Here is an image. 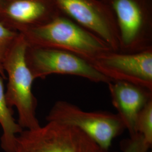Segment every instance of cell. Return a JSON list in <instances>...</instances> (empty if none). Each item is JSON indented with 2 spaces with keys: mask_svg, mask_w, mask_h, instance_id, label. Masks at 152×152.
Returning <instances> with one entry per match:
<instances>
[{
  "mask_svg": "<svg viewBox=\"0 0 152 152\" xmlns=\"http://www.w3.org/2000/svg\"><path fill=\"white\" fill-rule=\"evenodd\" d=\"M60 14L55 0H5L0 10V23L22 33L47 23Z\"/></svg>",
  "mask_w": 152,
  "mask_h": 152,
  "instance_id": "cell-9",
  "label": "cell"
},
{
  "mask_svg": "<svg viewBox=\"0 0 152 152\" xmlns=\"http://www.w3.org/2000/svg\"></svg>",
  "mask_w": 152,
  "mask_h": 152,
  "instance_id": "cell-16",
  "label": "cell"
},
{
  "mask_svg": "<svg viewBox=\"0 0 152 152\" xmlns=\"http://www.w3.org/2000/svg\"><path fill=\"white\" fill-rule=\"evenodd\" d=\"M0 125L2 129L1 147L5 152H15L18 135L23 130L13 117L6 99L3 78L0 76Z\"/></svg>",
  "mask_w": 152,
  "mask_h": 152,
  "instance_id": "cell-11",
  "label": "cell"
},
{
  "mask_svg": "<svg viewBox=\"0 0 152 152\" xmlns=\"http://www.w3.org/2000/svg\"><path fill=\"white\" fill-rule=\"evenodd\" d=\"M151 147L144 137L137 133L134 136H131L124 152H148Z\"/></svg>",
  "mask_w": 152,
  "mask_h": 152,
  "instance_id": "cell-14",
  "label": "cell"
},
{
  "mask_svg": "<svg viewBox=\"0 0 152 152\" xmlns=\"http://www.w3.org/2000/svg\"><path fill=\"white\" fill-rule=\"evenodd\" d=\"M27 47L19 33L6 54L3 68L8 79L5 91L8 105L16 108L18 122L23 130H34L41 125L36 116L37 100L32 91L34 79L26 60Z\"/></svg>",
  "mask_w": 152,
  "mask_h": 152,
  "instance_id": "cell-2",
  "label": "cell"
},
{
  "mask_svg": "<svg viewBox=\"0 0 152 152\" xmlns=\"http://www.w3.org/2000/svg\"><path fill=\"white\" fill-rule=\"evenodd\" d=\"M61 14L102 39L114 51H120L114 14L103 0H55Z\"/></svg>",
  "mask_w": 152,
  "mask_h": 152,
  "instance_id": "cell-7",
  "label": "cell"
},
{
  "mask_svg": "<svg viewBox=\"0 0 152 152\" xmlns=\"http://www.w3.org/2000/svg\"><path fill=\"white\" fill-rule=\"evenodd\" d=\"M5 1V0H0V10H1V7H2V6L3 5Z\"/></svg>",
  "mask_w": 152,
  "mask_h": 152,
  "instance_id": "cell-15",
  "label": "cell"
},
{
  "mask_svg": "<svg viewBox=\"0 0 152 152\" xmlns=\"http://www.w3.org/2000/svg\"><path fill=\"white\" fill-rule=\"evenodd\" d=\"M19 33L6 27L0 23V76L2 78H6L3 68L6 54Z\"/></svg>",
  "mask_w": 152,
  "mask_h": 152,
  "instance_id": "cell-13",
  "label": "cell"
},
{
  "mask_svg": "<svg viewBox=\"0 0 152 152\" xmlns=\"http://www.w3.org/2000/svg\"><path fill=\"white\" fill-rule=\"evenodd\" d=\"M137 133L144 137L147 143L152 145V100L143 108L138 115L136 122Z\"/></svg>",
  "mask_w": 152,
  "mask_h": 152,
  "instance_id": "cell-12",
  "label": "cell"
},
{
  "mask_svg": "<svg viewBox=\"0 0 152 152\" xmlns=\"http://www.w3.org/2000/svg\"><path fill=\"white\" fill-rule=\"evenodd\" d=\"M46 120L77 128L106 151H108L114 138L126 129L117 114L87 112L64 100L54 104Z\"/></svg>",
  "mask_w": 152,
  "mask_h": 152,
  "instance_id": "cell-5",
  "label": "cell"
},
{
  "mask_svg": "<svg viewBox=\"0 0 152 152\" xmlns=\"http://www.w3.org/2000/svg\"><path fill=\"white\" fill-rule=\"evenodd\" d=\"M114 14L119 52L132 53L152 48V0H103Z\"/></svg>",
  "mask_w": 152,
  "mask_h": 152,
  "instance_id": "cell-4",
  "label": "cell"
},
{
  "mask_svg": "<svg viewBox=\"0 0 152 152\" xmlns=\"http://www.w3.org/2000/svg\"><path fill=\"white\" fill-rule=\"evenodd\" d=\"M21 34L28 46L64 50L90 63L101 55L113 51L102 39L63 14Z\"/></svg>",
  "mask_w": 152,
  "mask_h": 152,
  "instance_id": "cell-1",
  "label": "cell"
},
{
  "mask_svg": "<svg viewBox=\"0 0 152 152\" xmlns=\"http://www.w3.org/2000/svg\"><path fill=\"white\" fill-rule=\"evenodd\" d=\"M26 60L34 80L55 74L78 76L95 83L112 82L90 62L64 50L28 46Z\"/></svg>",
  "mask_w": 152,
  "mask_h": 152,
  "instance_id": "cell-6",
  "label": "cell"
},
{
  "mask_svg": "<svg viewBox=\"0 0 152 152\" xmlns=\"http://www.w3.org/2000/svg\"><path fill=\"white\" fill-rule=\"evenodd\" d=\"M117 114L131 136L137 134L136 122L141 110L151 100L152 91L129 83L112 81L107 84Z\"/></svg>",
  "mask_w": 152,
  "mask_h": 152,
  "instance_id": "cell-10",
  "label": "cell"
},
{
  "mask_svg": "<svg viewBox=\"0 0 152 152\" xmlns=\"http://www.w3.org/2000/svg\"><path fill=\"white\" fill-rule=\"evenodd\" d=\"M91 64L111 81L127 82L152 91V48L132 53L110 51Z\"/></svg>",
  "mask_w": 152,
  "mask_h": 152,
  "instance_id": "cell-8",
  "label": "cell"
},
{
  "mask_svg": "<svg viewBox=\"0 0 152 152\" xmlns=\"http://www.w3.org/2000/svg\"><path fill=\"white\" fill-rule=\"evenodd\" d=\"M15 152H108L77 128L50 121L18 135Z\"/></svg>",
  "mask_w": 152,
  "mask_h": 152,
  "instance_id": "cell-3",
  "label": "cell"
}]
</instances>
